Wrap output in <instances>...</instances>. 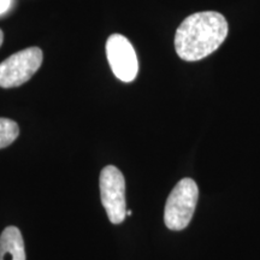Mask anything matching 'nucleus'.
<instances>
[{
  "label": "nucleus",
  "instance_id": "f257e3e1",
  "mask_svg": "<svg viewBox=\"0 0 260 260\" xmlns=\"http://www.w3.org/2000/svg\"><path fill=\"white\" fill-rule=\"evenodd\" d=\"M226 35L228 22L223 15L216 11L197 12L177 28L175 48L181 59L197 61L213 53Z\"/></svg>",
  "mask_w": 260,
  "mask_h": 260
},
{
  "label": "nucleus",
  "instance_id": "f03ea898",
  "mask_svg": "<svg viewBox=\"0 0 260 260\" xmlns=\"http://www.w3.org/2000/svg\"><path fill=\"white\" fill-rule=\"evenodd\" d=\"M199 189L191 178H183L169 195L164 211V222L170 230H183L193 217Z\"/></svg>",
  "mask_w": 260,
  "mask_h": 260
},
{
  "label": "nucleus",
  "instance_id": "7ed1b4c3",
  "mask_svg": "<svg viewBox=\"0 0 260 260\" xmlns=\"http://www.w3.org/2000/svg\"><path fill=\"white\" fill-rule=\"evenodd\" d=\"M44 53L39 47H29L0 63V87L15 88L27 82L40 69Z\"/></svg>",
  "mask_w": 260,
  "mask_h": 260
},
{
  "label": "nucleus",
  "instance_id": "20e7f679",
  "mask_svg": "<svg viewBox=\"0 0 260 260\" xmlns=\"http://www.w3.org/2000/svg\"><path fill=\"white\" fill-rule=\"evenodd\" d=\"M100 195L110 222L119 224L124 222L125 181L121 171L113 165H107L100 174Z\"/></svg>",
  "mask_w": 260,
  "mask_h": 260
},
{
  "label": "nucleus",
  "instance_id": "39448f33",
  "mask_svg": "<svg viewBox=\"0 0 260 260\" xmlns=\"http://www.w3.org/2000/svg\"><path fill=\"white\" fill-rule=\"evenodd\" d=\"M106 56L115 76L123 82H133L139 73L136 52L130 41L121 34H113L106 41Z\"/></svg>",
  "mask_w": 260,
  "mask_h": 260
},
{
  "label": "nucleus",
  "instance_id": "423d86ee",
  "mask_svg": "<svg viewBox=\"0 0 260 260\" xmlns=\"http://www.w3.org/2000/svg\"><path fill=\"white\" fill-rule=\"evenodd\" d=\"M0 260H25L24 241L18 228H5L0 235Z\"/></svg>",
  "mask_w": 260,
  "mask_h": 260
},
{
  "label": "nucleus",
  "instance_id": "0eeeda50",
  "mask_svg": "<svg viewBox=\"0 0 260 260\" xmlns=\"http://www.w3.org/2000/svg\"><path fill=\"white\" fill-rule=\"evenodd\" d=\"M19 129L17 123L12 119L0 117V149L8 147L18 138Z\"/></svg>",
  "mask_w": 260,
  "mask_h": 260
},
{
  "label": "nucleus",
  "instance_id": "6e6552de",
  "mask_svg": "<svg viewBox=\"0 0 260 260\" xmlns=\"http://www.w3.org/2000/svg\"><path fill=\"white\" fill-rule=\"evenodd\" d=\"M10 2H11V0H0V15L4 14L5 11H8Z\"/></svg>",
  "mask_w": 260,
  "mask_h": 260
},
{
  "label": "nucleus",
  "instance_id": "1a4fd4ad",
  "mask_svg": "<svg viewBox=\"0 0 260 260\" xmlns=\"http://www.w3.org/2000/svg\"><path fill=\"white\" fill-rule=\"evenodd\" d=\"M3 41H4V32H3L2 29H0V46L3 45Z\"/></svg>",
  "mask_w": 260,
  "mask_h": 260
}]
</instances>
